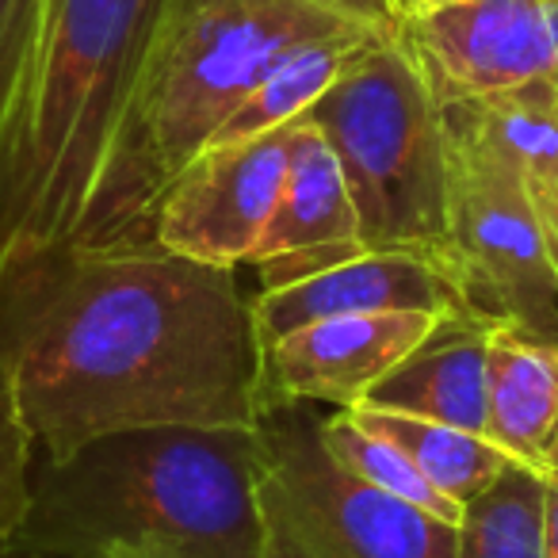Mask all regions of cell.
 I'll list each match as a JSON object with an SVG mask.
<instances>
[{
    "instance_id": "1",
    "label": "cell",
    "mask_w": 558,
    "mask_h": 558,
    "mask_svg": "<svg viewBox=\"0 0 558 558\" xmlns=\"http://www.w3.org/2000/svg\"><path fill=\"white\" fill-rule=\"evenodd\" d=\"M0 364L35 459L134 428H256L253 299L157 245L58 248L0 276Z\"/></svg>"
},
{
    "instance_id": "2",
    "label": "cell",
    "mask_w": 558,
    "mask_h": 558,
    "mask_svg": "<svg viewBox=\"0 0 558 558\" xmlns=\"http://www.w3.org/2000/svg\"><path fill=\"white\" fill-rule=\"evenodd\" d=\"M256 428H134L35 459L20 558H260Z\"/></svg>"
},
{
    "instance_id": "3",
    "label": "cell",
    "mask_w": 558,
    "mask_h": 558,
    "mask_svg": "<svg viewBox=\"0 0 558 558\" xmlns=\"http://www.w3.org/2000/svg\"><path fill=\"white\" fill-rule=\"evenodd\" d=\"M387 0H169L70 248L154 245V203L276 62L337 32H390Z\"/></svg>"
},
{
    "instance_id": "4",
    "label": "cell",
    "mask_w": 558,
    "mask_h": 558,
    "mask_svg": "<svg viewBox=\"0 0 558 558\" xmlns=\"http://www.w3.org/2000/svg\"><path fill=\"white\" fill-rule=\"evenodd\" d=\"M165 9L169 0H43L20 116L9 264L73 245Z\"/></svg>"
},
{
    "instance_id": "5",
    "label": "cell",
    "mask_w": 558,
    "mask_h": 558,
    "mask_svg": "<svg viewBox=\"0 0 558 558\" xmlns=\"http://www.w3.org/2000/svg\"><path fill=\"white\" fill-rule=\"evenodd\" d=\"M306 119L341 161L360 215V241L440 264L448 241L444 116L398 43V27L360 50Z\"/></svg>"
},
{
    "instance_id": "6",
    "label": "cell",
    "mask_w": 558,
    "mask_h": 558,
    "mask_svg": "<svg viewBox=\"0 0 558 558\" xmlns=\"http://www.w3.org/2000/svg\"><path fill=\"white\" fill-rule=\"evenodd\" d=\"M256 433L264 440L260 558H456V524L344 471L306 402L268 405Z\"/></svg>"
},
{
    "instance_id": "7",
    "label": "cell",
    "mask_w": 558,
    "mask_h": 558,
    "mask_svg": "<svg viewBox=\"0 0 558 558\" xmlns=\"http://www.w3.org/2000/svg\"><path fill=\"white\" fill-rule=\"evenodd\" d=\"M448 149V241L444 271L463 306L489 326L558 344V268L512 165L440 104Z\"/></svg>"
},
{
    "instance_id": "8",
    "label": "cell",
    "mask_w": 558,
    "mask_h": 558,
    "mask_svg": "<svg viewBox=\"0 0 558 558\" xmlns=\"http://www.w3.org/2000/svg\"><path fill=\"white\" fill-rule=\"evenodd\" d=\"M288 177V126L238 146H207L165 184L149 238L210 268L253 264Z\"/></svg>"
},
{
    "instance_id": "9",
    "label": "cell",
    "mask_w": 558,
    "mask_h": 558,
    "mask_svg": "<svg viewBox=\"0 0 558 558\" xmlns=\"http://www.w3.org/2000/svg\"><path fill=\"white\" fill-rule=\"evenodd\" d=\"M398 43L440 104L558 77V0H456L398 16Z\"/></svg>"
},
{
    "instance_id": "10",
    "label": "cell",
    "mask_w": 558,
    "mask_h": 558,
    "mask_svg": "<svg viewBox=\"0 0 558 558\" xmlns=\"http://www.w3.org/2000/svg\"><path fill=\"white\" fill-rule=\"evenodd\" d=\"M436 314H360L326 318L260 349L264 410L279 402L352 410L436 326Z\"/></svg>"
},
{
    "instance_id": "11",
    "label": "cell",
    "mask_w": 558,
    "mask_h": 558,
    "mask_svg": "<svg viewBox=\"0 0 558 558\" xmlns=\"http://www.w3.org/2000/svg\"><path fill=\"white\" fill-rule=\"evenodd\" d=\"M360 253H367V245L360 241V215L341 161L326 134L299 116L288 123V177L276 218L253 260L260 291L288 288Z\"/></svg>"
},
{
    "instance_id": "12",
    "label": "cell",
    "mask_w": 558,
    "mask_h": 558,
    "mask_svg": "<svg viewBox=\"0 0 558 558\" xmlns=\"http://www.w3.org/2000/svg\"><path fill=\"white\" fill-rule=\"evenodd\" d=\"M466 311L463 295L436 260L398 248H367L344 264L299 283L253 295L260 349L311 322L360 318V314H448Z\"/></svg>"
},
{
    "instance_id": "13",
    "label": "cell",
    "mask_w": 558,
    "mask_h": 558,
    "mask_svg": "<svg viewBox=\"0 0 558 558\" xmlns=\"http://www.w3.org/2000/svg\"><path fill=\"white\" fill-rule=\"evenodd\" d=\"M489 329L494 326L471 311L440 318L402 364L390 367L375 383V390L367 395V405L486 436Z\"/></svg>"
},
{
    "instance_id": "14",
    "label": "cell",
    "mask_w": 558,
    "mask_h": 558,
    "mask_svg": "<svg viewBox=\"0 0 558 558\" xmlns=\"http://www.w3.org/2000/svg\"><path fill=\"white\" fill-rule=\"evenodd\" d=\"M558 433V344L509 326L489 329L486 436L527 466H539Z\"/></svg>"
},
{
    "instance_id": "15",
    "label": "cell",
    "mask_w": 558,
    "mask_h": 558,
    "mask_svg": "<svg viewBox=\"0 0 558 558\" xmlns=\"http://www.w3.org/2000/svg\"><path fill=\"white\" fill-rule=\"evenodd\" d=\"M448 108L512 165L543 233H550L558 222V77H539L474 100H448Z\"/></svg>"
},
{
    "instance_id": "16",
    "label": "cell",
    "mask_w": 558,
    "mask_h": 558,
    "mask_svg": "<svg viewBox=\"0 0 558 558\" xmlns=\"http://www.w3.org/2000/svg\"><path fill=\"white\" fill-rule=\"evenodd\" d=\"M390 32H337L326 35V39L303 43V47L291 50L283 62H276L264 73L260 85L238 104V111L218 126L207 146H238V142L260 138V134H271L279 126L295 123L299 116H306L326 96V88L341 77L344 65L360 50L372 47L375 39H383Z\"/></svg>"
},
{
    "instance_id": "17",
    "label": "cell",
    "mask_w": 558,
    "mask_h": 558,
    "mask_svg": "<svg viewBox=\"0 0 558 558\" xmlns=\"http://www.w3.org/2000/svg\"><path fill=\"white\" fill-rule=\"evenodd\" d=\"M352 417L367 428V433L390 440L444 497L456 505H466L489 478H497L512 456H505L494 440L478 433H466L456 425H440V421L410 417L398 410H379V405H352Z\"/></svg>"
},
{
    "instance_id": "18",
    "label": "cell",
    "mask_w": 558,
    "mask_h": 558,
    "mask_svg": "<svg viewBox=\"0 0 558 558\" xmlns=\"http://www.w3.org/2000/svg\"><path fill=\"white\" fill-rule=\"evenodd\" d=\"M547 543V478L520 459L497 471L456 524V558H543Z\"/></svg>"
},
{
    "instance_id": "19",
    "label": "cell",
    "mask_w": 558,
    "mask_h": 558,
    "mask_svg": "<svg viewBox=\"0 0 558 558\" xmlns=\"http://www.w3.org/2000/svg\"><path fill=\"white\" fill-rule=\"evenodd\" d=\"M322 444L344 471L375 486L379 494L413 505V509L428 512L444 524H459V517H463V505L444 497L395 444L367 433L349 410H333L329 417H322Z\"/></svg>"
},
{
    "instance_id": "20",
    "label": "cell",
    "mask_w": 558,
    "mask_h": 558,
    "mask_svg": "<svg viewBox=\"0 0 558 558\" xmlns=\"http://www.w3.org/2000/svg\"><path fill=\"white\" fill-rule=\"evenodd\" d=\"M43 0H0V271L12 245V192H16L20 116H24L27 70L35 54Z\"/></svg>"
},
{
    "instance_id": "21",
    "label": "cell",
    "mask_w": 558,
    "mask_h": 558,
    "mask_svg": "<svg viewBox=\"0 0 558 558\" xmlns=\"http://www.w3.org/2000/svg\"><path fill=\"white\" fill-rule=\"evenodd\" d=\"M35 482V444L16 410L9 372L0 364V543L20 527L32 501Z\"/></svg>"
},
{
    "instance_id": "22",
    "label": "cell",
    "mask_w": 558,
    "mask_h": 558,
    "mask_svg": "<svg viewBox=\"0 0 558 558\" xmlns=\"http://www.w3.org/2000/svg\"><path fill=\"white\" fill-rule=\"evenodd\" d=\"M543 478H547V543L543 558H558V433L543 456Z\"/></svg>"
},
{
    "instance_id": "23",
    "label": "cell",
    "mask_w": 558,
    "mask_h": 558,
    "mask_svg": "<svg viewBox=\"0 0 558 558\" xmlns=\"http://www.w3.org/2000/svg\"><path fill=\"white\" fill-rule=\"evenodd\" d=\"M440 4H456V0H402V9H398V16H410V12L440 9Z\"/></svg>"
},
{
    "instance_id": "24",
    "label": "cell",
    "mask_w": 558,
    "mask_h": 558,
    "mask_svg": "<svg viewBox=\"0 0 558 558\" xmlns=\"http://www.w3.org/2000/svg\"><path fill=\"white\" fill-rule=\"evenodd\" d=\"M547 245H550V260H555V268H558V222L550 226V233H547Z\"/></svg>"
},
{
    "instance_id": "25",
    "label": "cell",
    "mask_w": 558,
    "mask_h": 558,
    "mask_svg": "<svg viewBox=\"0 0 558 558\" xmlns=\"http://www.w3.org/2000/svg\"><path fill=\"white\" fill-rule=\"evenodd\" d=\"M387 4H390V12L398 16V9H402V0H387Z\"/></svg>"
},
{
    "instance_id": "26",
    "label": "cell",
    "mask_w": 558,
    "mask_h": 558,
    "mask_svg": "<svg viewBox=\"0 0 558 558\" xmlns=\"http://www.w3.org/2000/svg\"><path fill=\"white\" fill-rule=\"evenodd\" d=\"M0 558H20V555H12V550H4V547H0Z\"/></svg>"
}]
</instances>
